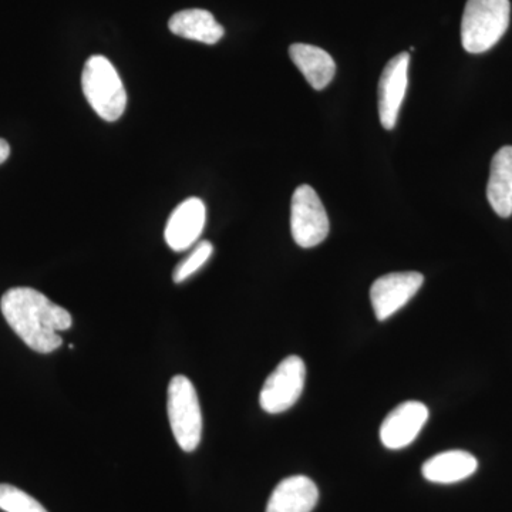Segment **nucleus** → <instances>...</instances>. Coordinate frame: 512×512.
<instances>
[{"label":"nucleus","instance_id":"nucleus-1","mask_svg":"<svg viewBox=\"0 0 512 512\" xmlns=\"http://www.w3.org/2000/svg\"><path fill=\"white\" fill-rule=\"evenodd\" d=\"M0 311L13 332L37 353H52L62 346L59 332L72 328V315L32 288L9 289Z\"/></svg>","mask_w":512,"mask_h":512},{"label":"nucleus","instance_id":"nucleus-2","mask_svg":"<svg viewBox=\"0 0 512 512\" xmlns=\"http://www.w3.org/2000/svg\"><path fill=\"white\" fill-rule=\"evenodd\" d=\"M510 0H467L461 43L473 55L493 49L510 26Z\"/></svg>","mask_w":512,"mask_h":512},{"label":"nucleus","instance_id":"nucleus-3","mask_svg":"<svg viewBox=\"0 0 512 512\" xmlns=\"http://www.w3.org/2000/svg\"><path fill=\"white\" fill-rule=\"evenodd\" d=\"M84 96L101 119L117 121L127 107V93L116 67L107 57L96 55L84 64L82 74Z\"/></svg>","mask_w":512,"mask_h":512},{"label":"nucleus","instance_id":"nucleus-4","mask_svg":"<svg viewBox=\"0 0 512 512\" xmlns=\"http://www.w3.org/2000/svg\"><path fill=\"white\" fill-rule=\"evenodd\" d=\"M168 419L178 446L192 453L201 443L202 413L197 390L188 377L174 376L168 384Z\"/></svg>","mask_w":512,"mask_h":512},{"label":"nucleus","instance_id":"nucleus-5","mask_svg":"<svg viewBox=\"0 0 512 512\" xmlns=\"http://www.w3.org/2000/svg\"><path fill=\"white\" fill-rule=\"evenodd\" d=\"M329 218L322 201L311 185H301L292 195L291 231L301 248L322 244L329 234Z\"/></svg>","mask_w":512,"mask_h":512},{"label":"nucleus","instance_id":"nucleus-6","mask_svg":"<svg viewBox=\"0 0 512 512\" xmlns=\"http://www.w3.org/2000/svg\"><path fill=\"white\" fill-rule=\"evenodd\" d=\"M305 380L306 366L301 357H286L266 379L259 404L269 414L286 412L301 397Z\"/></svg>","mask_w":512,"mask_h":512},{"label":"nucleus","instance_id":"nucleus-7","mask_svg":"<svg viewBox=\"0 0 512 512\" xmlns=\"http://www.w3.org/2000/svg\"><path fill=\"white\" fill-rule=\"evenodd\" d=\"M423 282L424 276L419 272H393L376 279L370 288V301L376 318L386 320L399 312L412 301Z\"/></svg>","mask_w":512,"mask_h":512},{"label":"nucleus","instance_id":"nucleus-8","mask_svg":"<svg viewBox=\"0 0 512 512\" xmlns=\"http://www.w3.org/2000/svg\"><path fill=\"white\" fill-rule=\"evenodd\" d=\"M410 55L399 53L384 67L379 82L380 123L386 130H393L409 84Z\"/></svg>","mask_w":512,"mask_h":512},{"label":"nucleus","instance_id":"nucleus-9","mask_svg":"<svg viewBox=\"0 0 512 512\" xmlns=\"http://www.w3.org/2000/svg\"><path fill=\"white\" fill-rule=\"evenodd\" d=\"M429 420V409L420 402H406L397 406L380 427V440L390 450L410 446Z\"/></svg>","mask_w":512,"mask_h":512},{"label":"nucleus","instance_id":"nucleus-10","mask_svg":"<svg viewBox=\"0 0 512 512\" xmlns=\"http://www.w3.org/2000/svg\"><path fill=\"white\" fill-rule=\"evenodd\" d=\"M207 221V208L200 198L181 202L168 218L164 237L168 247L175 252L191 248L200 239Z\"/></svg>","mask_w":512,"mask_h":512},{"label":"nucleus","instance_id":"nucleus-11","mask_svg":"<svg viewBox=\"0 0 512 512\" xmlns=\"http://www.w3.org/2000/svg\"><path fill=\"white\" fill-rule=\"evenodd\" d=\"M318 500L319 490L311 478L288 477L276 485L266 512H312Z\"/></svg>","mask_w":512,"mask_h":512},{"label":"nucleus","instance_id":"nucleus-12","mask_svg":"<svg viewBox=\"0 0 512 512\" xmlns=\"http://www.w3.org/2000/svg\"><path fill=\"white\" fill-rule=\"evenodd\" d=\"M478 468L477 458L467 451L451 450L427 460L421 468L430 483L454 484L473 476Z\"/></svg>","mask_w":512,"mask_h":512},{"label":"nucleus","instance_id":"nucleus-13","mask_svg":"<svg viewBox=\"0 0 512 512\" xmlns=\"http://www.w3.org/2000/svg\"><path fill=\"white\" fill-rule=\"evenodd\" d=\"M289 56L313 89L323 90L332 83L336 64L325 50L305 43H295L289 47Z\"/></svg>","mask_w":512,"mask_h":512},{"label":"nucleus","instance_id":"nucleus-14","mask_svg":"<svg viewBox=\"0 0 512 512\" xmlns=\"http://www.w3.org/2000/svg\"><path fill=\"white\" fill-rule=\"evenodd\" d=\"M168 28L174 35L205 45H215L225 33L214 15L204 9H187L175 13L168 22Z\"/></svg>","mask_w":512,"mask_h":512},{"label":"nucleus","instance_id":"nucleus-15","mask_svg":"<svg viewBox=\"0 0 512 512\" xmlns=\"http://www.w3.org/2000/svg\"><path fill=\"white\" fill-rule=\"evenodd\" d=\"M487 198L495 214L501 218L512 215V146L498 150L491 161Z\"/></svg>","mask_w":512,"mask_h":512},{"label":"nucleus","instance_id":"nucleus-16","mask_svg":"<svg viewBox=\"0 0 512 512\" xmlns=\"http://www.w3.org/2000/svg\"><path fill=\"white\" fill-rule=\"evenodd\" d=\"M0 510L5 512H47L39 501L10 484H0Z\"/></svg>","mask_w":512,"mask_h":512},{"label":"nucleus","instance_id":"nucleus-17","mask_svg":"<svg viewBox=\"0 0 512 512\" xmlns=\"http://www.w3.org/2000/svg\"><path fill=\"white\" fill-rule=\"evenodd\" d=\"M212 252H214V247H212L210 241L200 242V244L194 248V251L174 269L173 279L175 284H181V282L187 281L198 269L207 264L208 259L211 258Z\"/></svg>","mask_w":512,"mask_h":512},{"label":"nucleus","instance_id":"nucleus-18","mask_svg":"<svg viewBox=\"0 0 512 512\" xmlns=\"http://www.w3.org/2000/svg\"><path fill=\"white\" fill-rule=\"evenodd\" d=\"M10 156V146L8 144V141L3 140V138H0V164L5 163L6 160H8Z\"/></svg>","mask_w":512,"mask_h":512}]
</instances>
